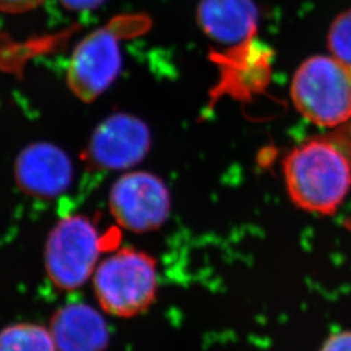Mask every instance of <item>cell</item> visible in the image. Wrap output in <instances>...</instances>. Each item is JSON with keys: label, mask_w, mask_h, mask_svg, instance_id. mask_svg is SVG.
I'll list each match as a JSON object with an SVG mask.
<instances>
[{"label": "cell", "mask_w": 351, "mask_h": 351, "mask_svg": "<svg viewBox=\"0 0 351 351\" xmlns=\"http://www.w3.org/2000/svg\"><path fill=\"white\" fill-rule=\"evenodd\" d=\"M258 17L254 0H201L197 10L203 33L226 46L249 42L255 34Z\"/></svg>", "instance_id": "10"}, {"label": "cell", "mask_w": 351, "mask_h": 351, "mask_svg": "<svg viewBox=\"0 0 351 351\" xmlns=\"http://www.w3.org/2000/svg\"><path fill=\"white\" fill-rule=\"evenodd\" d=\"M108 204L119 226L134 233H146L160 228L168 219L171 195L159 177L134 171L113 184Z\"/></svg>", "instance_id": "6"}, {"label": "cell", "mask_w": 351, "mask_h": 351, "mask_svg": "<svg viewBox=\"0 0 351 351\" xmlns=\"http://www.w3.org/2000/svg\"><path fill=\"white\" fill-rule=\"evenodd\" d=\"M150 146L147 125L134 116L119 113L95 129L88 142V159L99 169H129L146 156Z\"/></svg>", "instance_id": "7"}, {"label": "cell", "mask_w": 351, "mask_h": 351, "mask_svg": "<svg viewBox=\"0 0 351 351\" xmlns=\"http://www.w3.org/2000/svg\"><path fill=\"white\" fill-rule=\"evenodd\" d=\"M45 0H0V12L24 13L42 5Z\"/></svg>", "instance_id": "13"}, {"label": "cell", "mask_w": 351, "mask_h": 351, "mask_svg": "<svg viewBox=\"0 0 351 351\" xmlns=\"http://www.w3.org/2000/svg\"><path fill=\"white\" fill-rule=\"evenodd\" d=\"M290 95L297 111L315 125H342L351 119V68L335 56H311L293 75Z\"/></svg>", "instance_id": "3"}, {"label": "cell", "mask_w": 351, "mask_h": 351, "mask_svg": "<svg viewBox=\"0 0 351 351\" xmlns=\"http://www.w3.org/2000/svg\"><path fill=\"white\" fill-rule=\"evenodd\" d=\"M93 288L103 313L119 319L145 314L158 295L156 261L133 247L120 249L98 264Z\"/></svg>", "instance_id": "2"}, {"label": "cell", "mask_w": 351, "mask_h": 351, "mask_svg": "<svg viewBox=\"0 0 351 351\" xmlns=\"http://www.w3.org/2000/svg\"><path fill=\"white\" fill-rule=\"evenodd\" d=\"M0 351H56L50 329L20 323L0 330Z\"/></svg>", "instance_id": "11"}, {"label": "cell", "mask_w": 351, "mask_h": 351, "mask_svg": "<svg viewBox=\"0 0 351 351\" xmlns=\"http://www.w3.org/2000/svg\"><path fill=\"white\" fill-rule=\"evenodd\" d=\"M103 241L93 221L84 215L60 220L49 234L45 250L47 276L56 288L75 290L93 277Z\"/></svg>", "instance_id": "4"}, {"label": "cell", "mask_w": 351, "mask_h": 351, "mask_svg": "<svg viewBox=\"0 0 351 351\" xmlns=\"http://www.w3.org/2000/svg\"><path fill=\"white\" fill-rule=\"evenodd\" d=\"M14 180L27 195L52 199L69 188L73 180V164L63 149L49 142H36L17 155Z\"/></svg>", "instance_id": "8"}, {"label": "cell", "mask_w": 351, "mask_h": 351, "mask_svg": "<svg viewBox=\"0 0 351 351\" xmlns=\"http://www.w3.org/2000/svg\"><path fill=\"white\" fill-rule=\"evenodd\" d=\"M71 11H91L98 8L106 0H59Z\"/></svg>", "instance_id": "15"}, {"label": "cell", "mask_w": 351, "mask_h": 351, "mask_svg": "<svg viewBox=\"0 0 351 351\" xmlns=\"http://www.w3.org/2000/svg\"><path fill=\"white\" fill-rule=\"evenodd\" d=\"M50 333L56 351H107L110 328L95 307L86 303H69L52 315Z\"/></svg>", "instance_id": "9"}, {"label": "cell", "mask_w": 351, "mask_h": 351, "mask_svg": "<svg viewBox=\"0 0 351 351\" xmlns=\"http://www.w3.org/2000/svg\"><path fill=\"white\" fill-rule=\"evenodd\" d=\"M289 197L307 213L330 215L351 188V163L339 146L324 138L308 139L284 160Z\"/></svg>", "instance_id": "1"}, {"label": "cell", "mask_w": 351, "mask_h": 351, "mask_svg": "<svg viewBox=\"0 0 351 351\" xmlns=\"http://www.w3.org/2000/svg\"><path fill=\"white\" fill-rule=\"evenodd\" d=\"M130 17L117 19L84 38L72 53L68 65V88L75 98L91 103L112 85L121 68V39L129 33Z\"/></svg>", "instance_id": "5"}, {"label": "cell", "mask_w": 351, "mask_h": 351, "mask_svg": "<svg viewBox=\"0 0 351 351\" xmlns=\"http://www.w3.org/2000/svg\"><path fill=\"white\" fill-rule=\"evenodd\" d=\"M320 351H351V330L332 335L323 343Z\"/></svg>", "instance_id": "14"}, {"label": "cell", "mask_w": 351, "mask_h": 351, "mask_svg": "<svg viewBox=\"0 0 351 351\" xmlns=\"http://www.w3.org/2000/svg\"><path fill=\"white\" fill-rule=\"evenodd\" d=\"M328 47L336 59L351 68V10L341 13L332 23Z\"/></svg>", "instance_id": "12"}]
</instances>
